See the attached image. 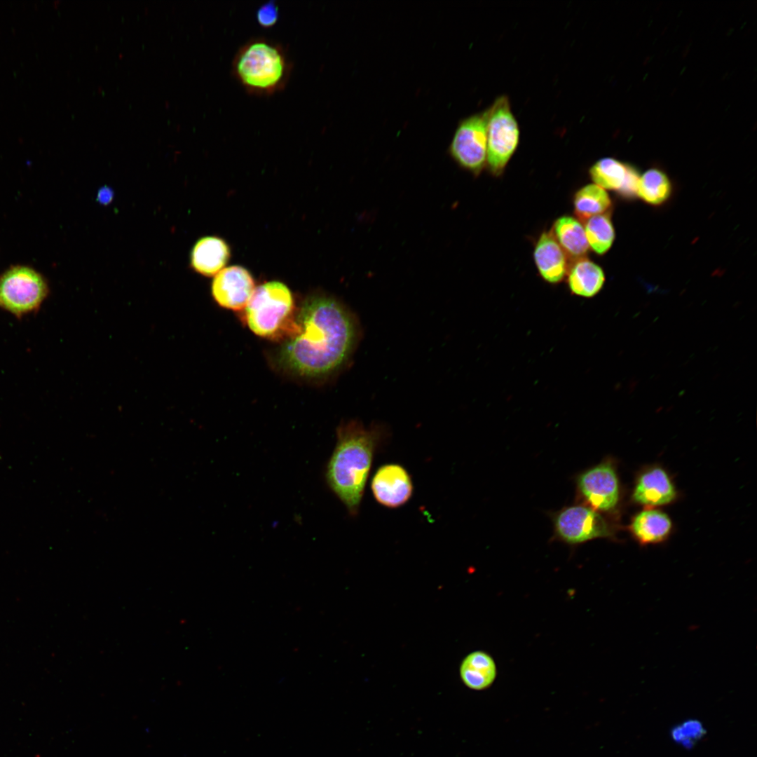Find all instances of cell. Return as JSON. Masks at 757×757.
<instances>
[{"label":"cell","instance_id":"cell-1","mask_svg":"<svg viewBox=\"0 0 757 757\" xmlns=\"http://www.w3.org/2000/svg\"><path fill=\"white\" fill-rule=\"evenodd\" d=\"M299 329L283 340L275 354L277 366L301 378L320 381L348 363L360 337L354 315L336 299L307 297L296 315Z\"/></svg>","mask_w":757,"mask_h":757},{"label":"cell","instance_id":"cell-2","mask_svg":"<svg viewBox=\"0 0 757 757\" xmlns=\"http://www.w3.org/2000/svg\"><path fill=\"white\" fill-rule=\"evenodd\" d=\"M379 435L376 429L350 421L338 429L327 468V482L352 514L358 512Z\"/></svg>","mask_w":757,"mask_h":757},{"label":"cell","instance_id":"cell-3","mask_svg":"<svg viewBox=\"0 0 757 757\" xmlns=\"http://www.w3.org/2000/svg\"><path fill=\"white\" fill-rule=\"evenodd\" d=\"M231 67L233 75L249 94L268 96L285 88L292 63L280 43L257 36L240 47Z\"/></svg>","mask_w":757,"mask_h":757},{"label":"cell","instance_id":"cell-4","mask_svg":"<svg viewBox=\"0 0 757 757\" xmlns=\"http://www.w3.org/2000/svg\"><path fill=\"white\" fill-rule=\"evenodd\" d=\"M295 314L290 290L278 281L255 288L245 310L246 322L254 334L281 341L298 331Z\"/></svg>","mask_w":757,"mask_h":757},{"label":"cell","instance_id":"cell-5","mask_svg":"<svg viewBox=\"0 0 757 757\" xmlns=\"http://www.w3.org/2000/svg\"><path fill=\"white\" fill-rule=\"evenodd\" d=\"M487 109L486 162L491 173L498 176L517 150L520 130L508 96L498 97Z\"/></svg>","mask_w":757,"mask_h":757},{"label":"cell","instance_id":"cell-6","mask_svg":"<svg viewBox=\"0 0 757 757\" xmlns=\"http://www.w3.org/2000/svg\"><path fill=\"white\" fill-rule=\"evenodd\" d=\"M48 292L39 273L26 266H15L0 278V308L21 316L38 308Z\"/></svg>","mask_w":757,"mask_h":757},{"label":"cell","instance_id":"cell-7","mask_svg":"<svg viewBox=\"0 0 757 757\" xmlns=\"http://www.w3.org/2000/svg\"><path fill=\"white\" fill-rule=\"evenodd\" d=\"M555 538L569 545L611 536L605 519L594 509L583 505L566 507L552 518Z\"/></svg>","mask_w":757,"mask_h":757},{"label":"cell","instance_id":"cell-8","mask_svg":"<svg viewBox=\"0 0 757 757\" xmlns=\"http://www.w3.org/2000/svg\"><path fill=\"white\" fill-rule=\"evenodd\" d=\"M488 109L464 119L451 144L452 156L463 168L479 172L486 161Z\"/></svg>","mask_w":757,"mask_h":757},{"label":"cell","instance_id":"cell-9","mask_svg":"<svg viewBox=\"0 0 757 757\" xmlns=\"http://www.w3.org/2000/svg\"><path fill=\"white\" fill-rule=\"evenodd\" d=\"M577 488L582 498L594 509L608 511L618 500V482L611 465L601 463L577 477Z\"/></svg>","mask_w":757,"mask_h":757},{"label":"cell","instance_id":"cell-10","mask_svg":"<svg viewBox=\"0 0 757 757\" xmlns=\"http://www.w3.org/2000/svg\"><path fill=\"white\" fill-rule=\"evenodd\" d=\"M254 280L245 268L232 266L221 270L214 277L212 293L222 307L241 310L247 306L254 290Z\"/></svg>","mask_w":757,"mask_h":757},{"label":"cell","instance_id":"cell-11","mask_svg":"<svg viewBox=\"0 0 757 757\" xmlns=\"http://www.w3.org/2000/svg\"><path fill=\"white\" fill-rule=\"evenodd\" d=\"M375 499L382 505L395 508L406 503L413 491L411 479L407 471L398 464L381 466L371 480Z\"/></svg>","mask_w":757,"mask_h":757},{"label":"cell","instance_id":"cell-12","mask_svg":"<svg viewBox=\"0 0 757 757\" xmlns=\"http://www.w3.org/2000/svg\"><path fill=\"white\" fill-rule=\"evenodd\" d=\"M568 257L551 232L540 236L533 250L536 266L541 278L550 284H558L566 276Z\"/></svg>","mask_w":757,"mask_h":757},{"label":"cell","instance_id":"cell-13","mask_svg":"<svg viewBox=\"0 0 757 757\" xmlns=\"http://www.w3.org/2000/svg\"><path fill=\"white\" fill-rule=\"evenodd\" d=\"M459 674L461 681L468 688L483 690L494 683L498 674L497 664L489 653L474 650L461 661Z\"/></svg>","mask_w":757,"mask_h":757},{"label":"cell","instance_id":"cell-14","mask_svg":"<svg viewBox=\"0 0 757 757\" xmlns=\"http://www.w3.org/2000/svg\"><path fill=\"white\" fill-rule=\"evenodd\" d=\"M229 256V247L222 239L207 236L200 239L194 245L191 251V264L198 273L212 276L225 266Z\"/></svg>","mask_w":757,"mask_h":757},{"label":"cell","instance_id":"cell-15","mask_svg":"<svg viewBox=\"0 0 757 757\" xmlns=\"http://www.w3.org/2000/svg\"><path fill=\"white\" fill-rule=\"evenodd\" d=\"M566 276L571 292L584 298L595 296L601 290L606 280L602 268L585 257L575 260L569 266Z\"/></svg>","mask_w":757,"mask_h":757},{"label":"cell","instance_id":"cell-16","mask_svg":"<svg viewBox=\"0 0 757 757\" xmlns=\"http://www.w3.org/2000/svg\"><path fill=\"white\" fill-rule=\"evenodd\" d=\"M636 502L647 505H661L675 497L674 488L661 468H655L640 477L633 494Z\"/></svg>","mask_w":757,"mask_h":757},{"label":"cell","instance_id":"cell-17","mask_svg":"<svg viewBox=\"0 0 757 757\" xmlns=\"http://www.w3.org/2000/svg\"><path fill=\"white\" fill-rule=\"evenodd\" d=\"M550 232L568 257L576 260L587 254L589 247L584 226L578 219L561 216L554 221Z\"/></svg>","mask_w":757,"mask_h":757},{"label":"cell","instance_id":"cell-18","mask_svg":"<svg viewBox=\"0 0 757 757\" xmlns=\"http://www.w3.org/2000/svg\"><path fill=\"white\" fill-rule=\"evenodd\" d=\"M671 527L668 516L658 510H645L632 524L634 536L643 543H657L666 538Z\"/></svg>","mask_w":757,"mask_h":757},{"label":"cell","instance_id":"cell-19","mask_svg":"<svg viewBox=\"0 0 757 757\" xmlns=\"http://www.w3.org/2000/svg\"><path fill=\"white\" fill-rule=\"evenodd\" d=\"M611 205V200L608 193L595 184L581 187L573 196L574 212L581 221L605 213Z\"/></svg>","mask_w":757,"mask_h":757},{"label":"cell","instance_id":"cell-20","mask_svg":"<svg viewBox=\"0 0 757 757\" xmlns=\"http://www.w3.org/2000/svg\"><path fill=\"white\" fill-rule=\"evenodd\" d=\"M629 167L613 158L606 157L594 163L589 172L595 184L603 189L620 191L625 183Z\"/></svg>","mask_w":757,"mask_h":757},{"label":"cell","instance_id":"cell-21","mask_svg":"<svg viewBox=\"0 0 757 757\" xmlns=\"http://www.w3.org/2000/svg\"><path fill=\"white\" fill-rule=\"evenodd\" d=\"M671 191L667 175L658 169H650L639 177L636 194L646 203L660 205L667 200Z\"/></svg>","mask_w":757,"mask_h":757},{"label":"cell","instance_id":"cell-22","mask_svg":"<svg viewBox=\"0 0 757 757\" xmlns=\"http://www.w3.org/2000/svg\"><path fill=\"white\" fill-rule=\"evenodd\" d=\"M585 232L589 247L598 254H603L611 247L615 231L610 216L601 214L585 221Z\"/></svg>","mask_w":757,"mask_h":757},{"label":"cell","instance_id":"cell-23","mask_svg":"<svg viewBox=\"0 0 757 757\" xmlns=\"http://www.w3.org/2000/svg\"><path fill=\"white\" fill-rule=\"evenodd\" d=\"M279 18V6L274 0L263 3L255 12L257 23L265 29L273 27L278 22Z\"/></svg>","mask_w":757,"mask_h":757},{"label":"cell","instance_id":"cell-24","mask_svg":"<svg viewBox=\"0 0 757 757\" xmlns=\"http://www.w3.org/2000/svg\"><path fill=\"white\" fill-rule=\"evenodd\" d=\"M703 734V728L701 723L695 721H689L682 725L675 728L672 732L673 738L683 743L691 745L694 740L698 739Z\"/></svg>","mask_w":757,"mask_h":757},{"label":"cell","instance_id":"cell-25","mask_svg":"<svg viewBox=\"0 0 757 757\" xmlns=\"http://www.w3.org/2000/svg\"><path fill=\"white\" fill-rule=\"evenodd\" d=\"M639 177L636 170L629 167L626 179L620 192L624 196H632L636 193Z\"/></svg>","mask_w":757,"mask_h":757},{"label":"cell","instance_id":"cell-26","mask_svg":"<svg viewBox=\"0 0 757 757\" xmlns=\"http://www.w3.org/2000/svg\"><path fill=\"white\" fill-rule=\"evenodd\" d=\"M113 196V191L109 187L103 186L97 193V200L101 204L107 205L111 201Z\"/></svg>","mask_w":757,"mask_h":757}]
</instances>
